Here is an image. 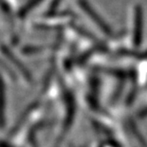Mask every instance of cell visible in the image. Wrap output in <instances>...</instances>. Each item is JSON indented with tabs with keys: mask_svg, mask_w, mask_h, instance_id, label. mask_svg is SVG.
<instances>
[{
	"mask_svg": "<svg viewBox=\"0 0 147 147\" xmlns=\"http://www.w3.org/2000/svg\"><path fill=\"white\" fill-rule=\"evenodd\" d=\"M5 93H4V84L2 79L0 78V123L2 121L3 112H4V102H5Z\"/></svg>",
	"mask_w": 147,
	"mask_h": 147,
	"instance_id": "1",
	"label": "cell"
}]
</instances>
